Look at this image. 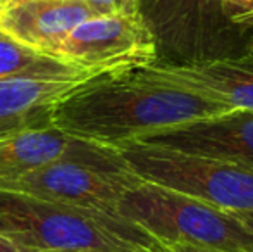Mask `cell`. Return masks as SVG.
I'll list each match as a JSON object with an SVG mask.
<instances>
[{"label":"cell","instance_id":"e0dca14e","mask_svg":"<svg viewBox=\"0 0 253 252\" xmlns=\"http://www.w3.org/2000/svg\"><path fill=\"white\" fill-rule=\"evenodd\" d=\"M236 219H240L241 225L248 230V232L253 233V211H248V212H231Z\"/></svg>","mask_w":253,"mask_h":252},{"label":"cell","instance_id":"ba28073f","mask_svg":"<svg viewBox=\"0 0 253 252\" xmlns=\"http://www.w3.org/2000/svg\"><path fill=\"white\" fill-rule=\"evenodd\" d=\"M57 161H74L110 169H131L117 149L81 140L50 126L23 131L0 140V183L16 180Z\"/></svg>","mask_w":253,"mask_h":252},{"label":"cell","instance_id":"8fae6325","mask_svg":"<svg viewBox=\"0 0 253 252\" xmlns=\"http://www.w3.org/2000/svg\"><path fill=\"white\" fill-rule=\"evenodd\" d=\"M90 17L95 14L83 0H24L0 12V31L52 57L64 38Z\"/></svg>","mask_w":253,"mask_h":252},{"label":"cell","instance_id":"9a60e30c","mask_svg":"<svg viewBox=\"0 0 253 252\" xmlns=\"http://www.w3.org/2000/svg\"><path fill=\"white\" fill-rule=\"evenodd\" d=\"M213 2L217 3L220 14L233 26L240 21L253 19V0H213Z\"/></svg>","mask_w":253,"mask_h":252},{"label":"cell","instance_id":"6da1fadb","mask_svg":"<svg viewBox=\"0 0 253 252\" xmlns=\"http://www.w3.org/2000/svg\"><path fill=\"white\" fill-rule=\"evenodd\" d=\"M148 66L97 74L80 83L55 104L52 125L81 140L117 147L231 111L166 83Z\"/></svg>","mask_w":253,"mask_h":252},{"label":"cell","instance_id":"52a82bcc","mask_svg":"<svg viewBox=\"0 0 253 252\" xmlns=\"http://www.w3.org/2000/svg\"><path fill=\"white\" fill-rule=\"evenodd\" d=\"M140 14L155 35L159 54L162 49L177 57L174 64L207 59L226 44L224 33L236 31L220 24L229 21L213 0H141Z\"/></svg>","mask_w":253,"mask_h":252},{"label":"cell","instance_id":"7a4b0ae2","mask_svg":"<svg viewBox=\"0 0 253 252\" xmlns=\"http://www.w3.org/2000/svg\"><path fill=\"white\" fill-rule=\"evenodd\" d=\"M0 235L19 252H169L121 214L10 190H0Z\"/></svg>","mask_w":253,"mask_h":252},{"label":"cell","instance_id":"d6986e66","mask_svg":"<svg viewBox=\"0 0 253 252\" xmlns=\"http://www.w3.org/2000/svg\"><path fill=\"white\" fill-rule=\"evenodd\" d=\"M0 252H19V251H17L9 240L3 239V237L0 235Z\"/></svg>","mask_w":253,"mask_h":252},{"label":"cell","instance_id":"ac0fdd59","mask_svg":"<svg viewBox=\"0 0 253 252\" xmlns=\"http://www.w3.org/2000/svg\"><path fill=\"white\" fill-rule=\"evenodd\" d=\"M167 249H169V252H217V251L202 249V247H193V246H169Z\"/></svg>","mask_w":253,"mask_h":252},{"label":"cell","instance_id":"30bf717a","mask_svg":"<svg viewBox=\"0 0 253 252\" xmlns=\"http://www.w3.org/2000/svg\"><path fill=\"white\" fill-rule=\"evenodd\" d=\"M141 142L253 169V111H227L152 133Z\"/></svg>","mask_w":253,"mask_h":252},{"label":"cell","instance_id":"8992f818","mask_svg":"<svg viewBox=\"0 0 253 252\" xmlns=\"http://www.w3.org/2000/svg\"><path fill=\"white\" fill-rule=\"evenodd\" d=\"M141 182L143 180L134 175L133 169H110L74 161H57L16 180L0 183V190L119 214L117 207L121 199Z\"/></svg>","mask_w":253,"mask_h":252},{"label":"cell","instance_id":"5b68a950","mask_svg":"<svg viewBox=\"0 0 253 252\" xmlns=\"http://www.w3.org/2000/svg\"><path fill=\"white\" fill-rule=\"evenodd\" d=\"M52 57L97 76L153 64L159 45L141 14L95 16L78 24Z\"/></svg>","mask_w":253,"mask_h":252},{"label":"cell","instance_id":"9c48e42d","mask_svg":"<svg viewBox=\"0 0 253 252\" xmlns=\"http://www.w3.org/2000/svg\"><path fill=\"white\" fill-rule=\"evenodd\" d=\"M148 67L179 90L219 102L231 111H253V52L181 64L155 61Z\"/></svg>","mask_w":253,"mask_h":252},{"label":"cell","instance_id":"44dd1931","mask_svg":"<svg viewBox=\"0 0 253 252\" xmlns=\"http://www.w3.org/2000/svg\"><path fill=\"white\" fill-rule=\"evenodd\" d=\"M127 252H147V251H127Z\"/></svg>","mask_w":253,"mask_h":252},{"label":"cell","instance_id":"4fadbf2b","mask_svg":"<svg viewBox=\"0 0 253 252\" xmlns=\"http://www.w3.org/2000/svg\"><path fill=\"white\" fill-rule=\"evenodd\" d=\"M95 74L17 44L0 31V80L28 78L48 81H86Z\"/></svg>","mask_w":253,"mask_h":252},{"label":"cell","instance_id":"ffe728a7","mask_svg":"<svg viewBox=\"0 0 253 252\" xmlns=\"http://www.w3.org/2000/svg\"><path fill=\"white\" fill-rule=\"evenodd\" d=\"M21 2H24V0H0V12H3V10L10 9V7L17 5Z\"/></svg>","mask_w":253,"mask_h":252},{"label":"cell","instance_id":"277c9868","mask_svg":"<svg viewBox=\"0 0 253 252\" xmlns=\"http://www.w3.org/2000/svg\"><path fill=\"white\" fill-rule=\"evenodd\" d=\"M117 152L143 182L179 192L227 212L253 211V169L133 140Z\"/></svg>","mask_w":253,"mask_h":252},{"label":"cell","instance_id":"7c38bea8","mask_svg":"<svg viewBox=\"0 0 253 252\" xmlns=\"http://www.w3.org/2000/svg\"><path fill=\"white\" fill-rule=\"evenodd\" d=\"M83 81L0 80V140L52 125L55 104Z\"/></svg>","mask_w":253,"mask_h":252},{"label":"cell","instance_id":"5bb4252c","mask_svg":"<svg viewBox=\"0 0 253 252\" xmlns=\"http://www.w3.org/2000/svg\"><path fill=\"white\" fill-rule=\"evenodd\" d=\"M95 16H136L141 0H83Z\"/></svg>","mask_w":253,"mask_h":252},{"label":"cell","instance_id":"2e32d148","mask_svg":"<svg viewBox=\"0 0 253 252\" xmlns=\"http://www.w3.org/2000/svg\"><path fill=\"white\" fill-rule=\"evenodd\" d=\"M234 28L240 33V37L245 38V50L253 52V19L240 21L234 24Z\"/></svg>","mask_w":253,"mask_h":252},{"label":"cell","instance_id":"3957f363","mask_svg":"<svg viewBox=\"0 0 253 252\" xmlns=\"http://www.w3.org/2000/svg\"><path fill=\"white\" fill-rule=\"evenodd\" d=\"M117 212L140 225L166 247L253 252V233L231 212L148 182L127 190Z\"/></svg>","mask_w":253,"mask_h":252}]
</instances>
